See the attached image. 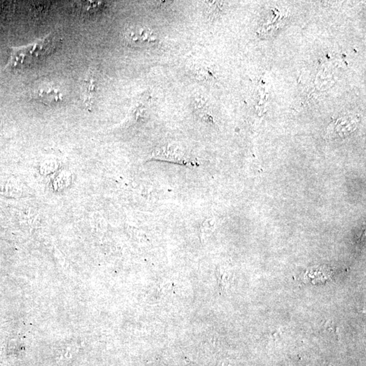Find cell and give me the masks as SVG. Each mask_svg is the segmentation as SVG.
I'll return each instance as SVG.
<instances>
[{
	"label": "cell",
	"mask_w": 366,
	"mask_h": 366,
	"mask_svg": "<svg viewBox=\"0 0 366 366\" xmlns=\"http://www.w3.org/2000/svg\"><path fill=\"white\" fill-rule=\"evenodd\" d=\"M122 39L128 47L143 48L151 47L157 41L156 33L151 29L143 26H130L125 28Z\"/></svg>",
	"instance_id": "7a4b0ae2"
},
{
	"label": "cell",
	"mask_w": 366,
	"mask_h": 366,
	"mask_svg": "<svg viewBox=\"0 0 366 366\" xmlns=\"http://www.w3.org/2000/svg\"><path fill=\"white\" fill-rule=\"evenodd\" d=\"M56 45L55 37L49 35L31 44L12 48L6 68L14 70L32 65L49 55L55 50Z\"/></svg>",
	"instance_id": "6da1fadb"
},
{
	"label": "cell",
	"mask_w": 366,
	"mask_h": 366,
	"mask_svg": "<svg viewBox=\"0 0 366 366\" xmlns=\"http://www.w3.org/2000/svg\"><path fill=\"white\" fill-rule=\"evenodd\" d=\"M31 97L45 105L57 104L63 100V95L57 86L50 83H41L33 87Z\"/></svg>",
	"instance_id": "3957f363"
},
{
	"label": "cell",
	"mask_w": 366,
	"mask_h": 366,
	"mask_svg": "<svg viewBox=\"0 0 366 366\" xmlns=\"http://www.w3.org/2000/svg\"><path fill=\"white\" fill-rule=\"evenodd\" d=\"M96 89L95 80L93 73H89L84 80L82 84V95L86 107H91L95 97Z\"/></svg>",
	"instance_id": "277c9868"
}]
</instances>
